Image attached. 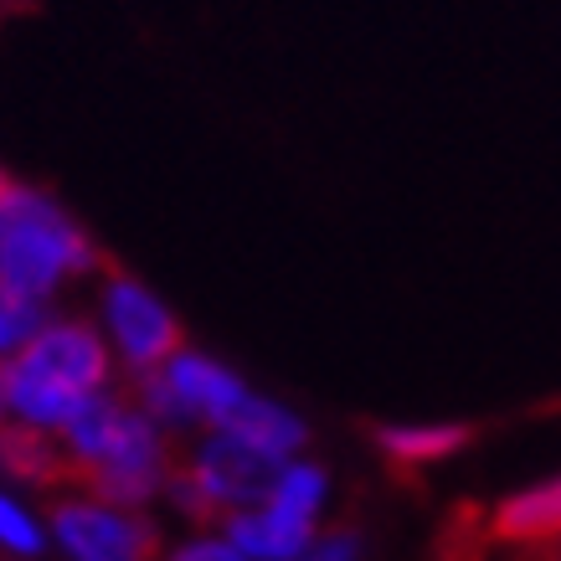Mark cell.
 <instances>
[{
  "label": "cell",
  "instance_id": "17",
  "mask_svg": "<svg viewBox=\"0 0 561 561\" xmlns=\"http://www.w3.org/2000/svg\"><path fill=\"white\" fill-rule=\"evenodd\" d=\"M366 557V546H360V530L351 526H330V530H314L305 546V557L299 561H360Z\"/></svg>",
  "mask_w": 561,
  "mask_h": 561
},
{
  "label": "cell",
  "instance_id": "7",
  "mask_svg": "<svg viewBox=\"0 0 561 561\" xmlns=\"http://www.w3.org/2000/svg\"><path fill=\"white\" fill-rule=\"evenodd\" d=\"M47 536L68 561H154L160 530L135 505H114L103 494H68L51 505Z\"/></svg>",
  "mask_w": 561,
  "mask_h": 561
},
{
  "label": "cell",
  "instance_id": "2",
  "mask_svg": "<svg viewBox=\"0 0 561 561\" xmlns=\"http://www.w3.org/2000/svg\"><path fill=\"white\" fill-rule=\"evenodd\" d=\"M93 268H99V248L68 206L5 175L0 186V289L47 309L51 294H62Z\"/></svg>",
  "mask_w": 561,
  "mask_h": 561
},
{
  "label": "cell",
  "instance_id": "5",
  "mask_svg": "<svg viewBox=\"0 0 561 561\" xmlns=\"http://www.w3.org/2000/svg\"><path fill=\"white\" fill-rule=\"evenodd\" d=\"M171 474H175L171 433L154 423L150 412H139L135 402H124L119 423L108 427L99 454L78 469L88 494H103L114 505H135V511H145L154 494H165Z\"/></svg>",
  "mask_w": 561,
  "mask_h": 561
},
{
  "label": "cell",
  "instance_id": "1",
  "mask_svg": "<svg viewBox=\"0 0 561 561\" xmlns=\"http://www.w3.org/2000/svg\"><path fill=\"white\" fill-rule=\"evenodd\" d=\"M108 381H114V351L99 335V324L72 320V314H42V324L21 341L16 356L0 360L11 423L51 433V438L78 412V402H88Z\"/></svg>",
  "mask_w": 561,
  "mask_h": 561
},
{
  "label": "cell",
  "instance_id": "13",
  "mask_svg": "<svg viewBox=\"0 0 561 561\" xmlns=\"http://www.w3.org/2000/svg\"><path fill=\"white\" fill-rule=\"evenodd\" d=\"M0 474L11 484H47V479L68 474V459L51 433H36V427L5 423L0 427Z\"/></svg>",
  "mask_w": 561,
  "mask_h": 561
},
{
  "label": "cell",
  "instance_id": "6",
  "mask_svg": "<svg viewBox=\"0 0 561 561\" xmlns=\"http://www.w3.org/2000/svg\"><path fill=\"white\" fill-rule=\"evenodd\" d=\"M99 335L114 351V366H124L129 376H145L154 366L181 351V320L175 309L150 289L139 284L135 273H108L99 284Z\"/></svg>",
  "mask_w": 561,
  "mask_h": 561
},
{
  "label": "cell",
  "instance_id": "10",
  "mask_svg": "<svg viewBox=\"0 0 561 561\" xmlns=\"http://www.w3.org/2000/svg\"><path fill=\"white\" fill-rule=\"evenodd\" d=\"M221 427H232L238 438L257 443V448L273 454V459H294V454H305V443H309L305 417H299L294 408H284V402L263 397V391H248V397L238 402V412H232Z\"/></svg>",
  "mask_w": 561,
  "mask_h": 561
},
{
  "label": "cell",
  "instance_id": "3",
  "mask_svg": "<svg viewBox=\"0 0 561 561\" xmlns=\"http://www.w3.org/2000/svg\"><path fill=\"white\" fill-rule=\"evenodd\" d=\"M278 463L284 459H273L257 443L238 438L232 427H202V438L186 454V463H175L165 500L191 520H221L232 511L263 505Z\"/></svg>",
  "mask_w": 561,
  "mask_h": 561
},
{
  "label": "cell",
  "instance_id": "4",
  "mask_svg": "<svg viewBox=\"0 0 561 561\" xmlns=\"http://www.w3.org/2000/svg\"><path fill=\"white\" fill-rule=\"evenodd\" d=\"M248 391L253 387L232 366L181 345L165 366L135 376V408L150 412L165 433H186V427H221Z\"/></svg>",
  "mask_w": 561,
  "mask_h": 561
},
{
  "label": "cell",
  "instance_id": "15",
  "mask_svg": "<svg viewBox=\"0 0 561 561\" xmlns=\"http://www.w3.org/2000/svg\"><path fill=\"white\" fill-rule=\"evenodd\" d=\"M42 314H47L42 305H26V299H11V294H0V360L16 356L21 341H26L36 324H42Z\"/></svg>",
  "mask_w": 561,
  "mask_h": 561
},
{
  "label": "cell",
  "instance_id": "18",
  "mask_svg": "<svg viewBox=\"0 0 561 561\" xmlns=\"http://www.w3.org/2000/svg\"><path fill=\"white\" fill-rule=\"evenodd\" d=\"M11 423V408H5V387H0V427Z\"/></svg>",
  "mask_w": 561,
  "mask_h": 561
},
{
  "label": "cell",
  "instance_id": "14",
  "mask_svg": "<svg viewBox=\"0 0 561 561\" xmlns=\"http://www.w3.org/2000/svg\"><path fill=\"white\" fill-rule=\"evenodd\" d=\"M42 551H47V520H42L21 494L0 490V557L36 561Z\"/></svg>",
  "mask_w": 561,
  "mask_h": 561
},
{
  "label": "cell",
  "instance_id": "12",
  "mask_svg": "<svg viewBox=\"0 0 561 561\" xmlns=\"http://www.w3.org/2000/svg\"><path fill=\"white\" fill-rule=\"evenodd\" d=\"M263 505L278 515H289V520H299V526H309V530H320L324 505H330V474H324L314 459L294 454V459L278 463V474H273Z\"/></svg>",
  "mask_w": 561,
  "mask_h": 561
},
{
  "label": "cell",
  "instance_id": "11",
  "mask_svg": "<svg viewBox=\"0 0 561 561\" xmlns=\"http://www.w3.org/2000/svg\"><path fill=\"white\" fill-rule=\"evenodd\" d=\"M474 438L463 423H387L376 427V448L402 469H433V463L463 454V443Z\"/></svg>",
  "mask_w": 561,
  "mask_h": 561
},
{
  "label": "cell",
  "instance_id": "19",
  "mask_svg": "<svg viewBox=\"0 0 561 561\" xmlns=\"http://www.w3.org/2000/svg\"><path fill=\"white\" fill-rule=\"evenodd\" d=\"M0 186H5V171H0Z\"/></svg>",
  "mask_w": 561,
  "mask_h": 561
},
{
  "label": "cell",
  "instance_id": "9",
  "mask_svg": "<svg viewBox=\"0 0 561 561\" xmlns=\"http://www.w3.org/2000/svg\"><path fill=\"white\" fill-rule=\"evenodd\" d=\"M217 526L232 536V546H238L248 561H299L305 557V546H309V536H314L309 526L268 511V505H248V511L221 515Z\"/></svg>",
  "mask_w": 561,
  "mask_h": 561
},
{
  "label": "cell",
  "instance_id": "8",
  "mask_svg": "<svg viewBox=\"0 0 561 561\" xmlns=\"http://www.w3.org/2000/svg\"><path fill=\"white\" fill-rule=\"evenodd\" d=\"M490 536L505 546H561V474L505 494L490 511Z\"/></svg>",
  "mask_w": 561,
  "mask_h": 561
},
{
  "label": "cell",
  "instance_id": "16",
  "mask_svg": "<svg viewBox=\"0 0 561 561\" xmlns=\"http://www.w3.org/2000/svg\"><path fill=\"white\" fill-rule=\"evenodd\" d=\"M154 561H248V557H242L238 546H232V536L217 526V530H196L186 541H175L171 551H160Z\"/></svg>",
  "mask_w": 561,
  "mask_h": 561
}]
</instances>
